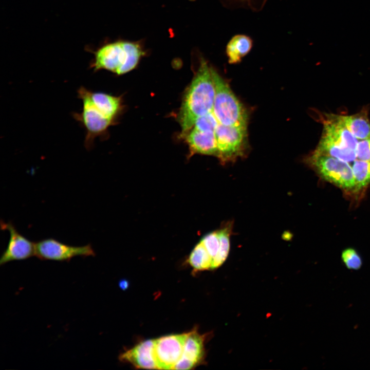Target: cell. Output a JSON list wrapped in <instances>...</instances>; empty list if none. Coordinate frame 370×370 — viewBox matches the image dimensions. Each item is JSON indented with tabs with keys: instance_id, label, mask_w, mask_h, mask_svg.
<instances>
[{
	"instance_id": "cell-1",
	"label": "cell",
	"mask_w": 370,
	"mask_h": 370,
	"mask_svg": "<svg viewBox=\"0 0 370 370\" xmlns=\"http://www.w3.org/2000/svg\"><path fill=\"white\" fill-rule=\"evenodd\" d=\"M211 68L202 60L186 92L178 115L183 133L192 128L198 118L213 111L215 87Z\"/></svg>"
},
{
	"instance_id": "cell-2",
	"label": "cell",
	"mask_w": 370,
	"mask_h": 370,
	"mask_svg": "<svg viewBox=\"0 0 370 370\" xmlns=\"http://www.w3.org/2000/svg\"><path fill=\"white\" fill-rule=\"evenodd\" d=\"M92 53L94 58L90 67L94 71L106 70L118 75L135 68L145 54L139 43L127 41L107 43Z\"/></svg>"
},
{
	"instance_id": "cell-3",
	"label": "cell",
	"mask_w": 370,
	"mask_h": 370,
	"mask_svg": "<svg viewBox=\"0 0 370 370\" xmlns=\"http://www.w3.org/2000/svg\"><path fill=\"white\" fill-rule=\"evenodd\" d=\"M211 71L215 87L213 112L219 123L247 126V114L243 104L219 73L212 67Z\"/></svg>"
},
{
	"instance_id": "cell-4",
	"label": "cell",
	"mask_w": 370,
	"mask_h": 370,
	"mask_svg": "<svg viewBox=\"0 0 370 370\" xmlns=\"http://www.w3.org/2000/svg\"><path fill=\"white\" fill-rule=\"evenodd\" d=\"M306 161L323 179L345 190H356L351 165L348 162L314 152Z\"/></svg>"
},
{
	"instance_id": "cell-5",
	"label": "cell",
	"mask_w": 370,
	"mask_h": 370,
	"mask_svg": "<svg viewBox=\"0 0 370 370\" xmlns=\"http://www.w3.org/2000/svg\"><path fill=\"white\" fill-rule=\"evenodd\" d=\"M77 92L78 98L82 102V109L80 112H73L72 116L85 130L84 145L86 149H90L94 145L95 139L106 132L113 120L105 116L92 103L86 94L85 87L81 86Z\"/></svg>"
},
{
	"instance_id": "cell-6",
	"label": "cell",
	"mask_w": 370,
	"mask_h": 370,
	"mask_svg": "<svg viewBox=\"0 0 370 370\" xmlns=\"http://www.w3.org/2000/svg\"><path fill=\"white\" fill-rule=\"evenodd\" d=\"M247 126H227L218 124L215 131L218 154L223 163L243 156L246 149Z\"/></svg>"
},
{
	"instance_id": "cell-7",
	"label": "cell",
	"mask_w": 370,
	"mask_h": 370,
	"mask_svg": "<svg viewBox=\"0 0 370 370\" xmlns=\"http://www.w3.org/2000/svg\"><path fill=\"white\" fill-rule=\"evenodd\" d=\"M35 255L41 260L69 262L76 256H95L91 244L74 246L64 244L52 238L40 240L35 243Z\"/></svg>"
},
{
	"instance_id": "cell-8",
	"label": "cell",
	"mask_w": 370,
	"mask_h": 370,
	"mask_svg": "<svg viewBox=\"0 0 370 370\" xmlns=\"http://www.w3.org/2000/svg\"><path fill=\"white\" fill-rule=\"evenodd\" d=\"M188 335H171L155 340L154 354L158 369H173L182 356Z\"/></svg>"
},
{
	"instance_id": "cell-9",
	"label": "cell",
	"mask_w": 370,
	"mask_h": 370,
	"mask_svg": "<svg viewBox=\"0 0 370 370\" xmlns=\"http://www.w3.org/2000/svg\"><path fill=\"white\" fill-rule=\"evenodd\" d=\"M1 228L9 232L7 248L0 258V265L14 261H22L35 255V243L18 232L11 222L1 221Z\"/></svg>"
},
{
	"instance_id": "cell-10",
	"label": "cell",
	"mask_w": 370,
	"mask_h": 370,
	"mask_svg": "<svg viewBox=\"0 0 370 370\" xmlns=\"http://www.w3.org/2000/svg\"><path fill=\"white\" fill-rule=\"evenodd\" d=\"M323 118V134L339 145L356 151L358 140L348 130L341 115L325 114Z\"/></svg>"
},
{
	"instance_id": "cell-11",
	"label": "cell",
	"mask_w": 370,
	"mask_h": 370,
	"mask_svg": "<svg viewBox=\"0 0 370 370\" xmlns=\"http://www.w3.org/2000/svg\"><path fill=\"white\" fill-rule=\"evenodd\" d=\"M205 338L196 330L188 332L182 356L173 369H192L203 361Z\"/></svg>"
},
{
	"instance_id": "cell-12",
	"label": "cell",
	"mask_w": 370,
	"mask_h": 370,
	"mask_svg": "<svg viewBox=\"0 0 370 370\" xmlns=\"http://www.w3.org/2000/svg\"><path fill=\"white\" fill-rule=\"evenodd\" d=\"M155 340H147L120 355V360L131 363L136 367L158 369L154 354Z\"/></svg>"
},
{
	"instance_id": "cell-13",
	"label": "cell",
	"mask_w": 370,
	"mask_h": 370,
	"mask_svg": "<svg viewBox=\"0 0 370 370\" xmlns=\"http://www.w3.org/2000/svg\"><path fill=\"white\" fill-rule=\"evenodd\" d=\"M194 153L217 156L218 148L215 132L201 131L193 128L186 137Z\"/></svg>"
},
{
	"instance_id": "cell-14",
	"label": "cell",
	"mask_w": 370,
	"mask_h": 370,
	"mask_svg": "<svg viewBox=\"0 0 370 370\" xmlns=\"http://www.w3.org/2000/svg\"><path fill=\"white\" fill-rule=\"evenodd\" d=\"M85 92L92 103L105 116L114 120L120 108V98L104 92H95L86 88Z\"/></svg>"
},
{
	"instance_id": "cell-15",
	"label": "cell",
	"mask_w": 370,
	"mask_h": 370,
	"mask_svg": "<svg viewBox=\"0 0 370 370\" xmlns=\"http://www.w3.org/2000/svg\"><path fill=\"white\" fill-rule=\"evenodd\" d=\"M314 152L318 154L331 156L349 163L354 162L357 159L356 151L339 145L323 134Z\"/></svg>"
},
{
	"instance_id": "cell-16",
	"label": "cell",
	"mask_w": 370,
	"mask_h": 370,
	"mask_svg": "<svg viewBox=\"0 0 370 370\" xmlns=\"http://www.w3.org/2000/svg\"><path fill=\"white\" fill-rule=\"evenodd\" d=\"M253 46L252 39L245 34L233 36L226 45V53L230 64H236L250 52Z\"/></svg>"
},
{
	"instance_id": "cell-17",
	"label": "cell",
	"mask_w": 370,
	"mask_h": 370,
	"mask_svg": "<svg viewBox=\"0 0 370 370\" xmlns=\"http://www.w3.org/2000/svg\"><path fill=\"white\" fill-rule=\"evenodd\" d=\"M341 117L346 127L358 139L370 138V121L366 109L354 115Z\"/></svg>"
},
{
	"instance_id": "cell-18",
	"label": "cell",
	"mask_w": 370,
	"mask_h": 370,
	"mask_svg": "<svg viewBox=\"0 0 370 370\" xmlns=\"http://www.w3.org/2000/svg\"><path fill=\"white\" fill-rule=\"evenodd\" d=\"M232 229V224L228 222L217 230L220 247L217 255L214 258L211 269L219 267L226 260L230 248V235Z\"/></svg>"
},
{
	"instance_id": "cell-19",
	"label": "cell",
	"mask_w": 370,
	"mask_h": 370,
	"mask_svg": "<svg viewBox=\"0 0 370 370\" xmlns=\"http://www.w3.org/2000/svg\"><path fill=\"white\" fill-rule=\"evenodd\" d=\"M188 261L190 265L197 271L211 269L213 263L212 257L201 241L191 252Z\"/></svg>"
},
{
	"instance_id": "cell-20",
	"label": "cell",
	"mask_w": 370,
	"mask_h": 370,
	"mask_svg": "<svg viewBox=\"0 0 370 370\" xmlns=\"http://www.w3.org/2000/svg\"><path fill=\"white\" fill-rule=\"evenodd\" d=\"M356 181V190L361 189L370 183V161L357 159L351 165Z\"/></svg>"
},
{
	"instance_id": "cell-21",
	"label": "cell",
	"mask_w": 370,
	"mask_h": 370,
	"mask_svg": "<svg viewBox=\"0 0 370 370\" xmlns=\"http://www.w3.org/2000/svg\"><path fill=\"white\" fill-rule=\"evenodd\" d=\"M219 122L213 111L198 118L193 127L201 131L215 132Z\"/></svg>"
},
{
	"instance_id": "cell-22",
	"label": "cell",
	"mask_w": 370,
	"mask_h": 370,
	"mask_svg": "<svg viewBox=\"0 0 370 370\" xmlns=\"http://www.w3.org/2000/svg\"><path fill=\"white\" fill-rule=\"evenodd\" d=\"M209 254L214 258L217 255L220 247V242L217 231L210 232L205 235L200 240Z\"/></svg>"
},
{
	"instance_id": "cell-23",
	"label": "cell",
	"mask_w": 370,
	"mask_h": 370,
	"mask_svg": "<svg viewBox=\"0 0 370 370\" xmlns=\"http://www.w3.org/2000/svg\"><path fill=\"white\" fill-rule=\"evenodd\" d=\"M342 259L346 266L350 269L357 270L362 265L361 257L352 248H347L342 253Z\"/></svg>"
},
{
	"instance_id": "cell-24",
	"label": "cell",
	"mask_w": 370,
	"mask_h": 370,
	"mask_svg": "<svg viewBox=\"0 0 370 370\" xmlns=\"http://www.w3.org/2000/svg\"><path fill=\"white\" fill-rule=\"evenodd\" d=\"M356 152L357 159L370 161V138L359 141Z\"/></svg>"
},
{
	"instance_id": "cell-25",
	"label": "cell",
	"mask_w": 370,
	"mask_h": 370,
	"mask_svg": "<svg viewBox=\"0 0 370 370\" xmlns=\"http://www.w3.org/2000/svg\"><path fill=\"white\" fill-rule=\"evenodd\" d=\"M232 2L237 3L238 4H243L249 6L251 8H254L255 4L257 3L258 0H231ZM264 2L265 0H263Z\"/></svg>"
}]
</instances>
